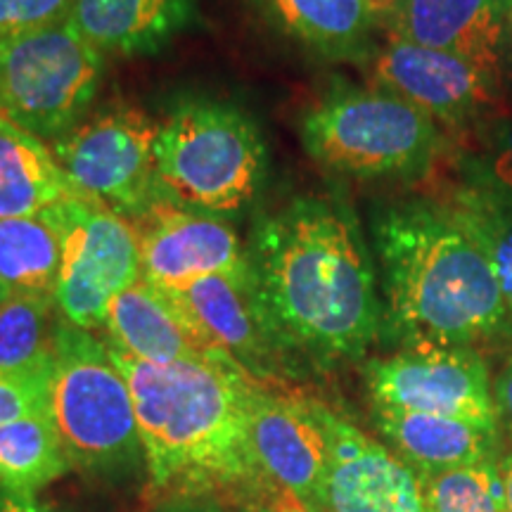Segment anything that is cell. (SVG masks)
I'll list each match as a JSON object with an SVG mask.
<instances>
[{
	"label": "cell",
	"instance_id": "ffe728a7",
	"mask_svg": "<svg viewBox=\"0 0 512 512\" xmlns=\"http://www.w3.org/2000/svg\"><path fill=\"white\" fill-rule=\"evenodd\" d=\"M72 195L53 150L0 114V219L43 214Z\"/></svg>",
	"mask_w": 512,
	"mask_h": 512
},
{
	"label": "cell",
	"instance_id": "f1b7e54d",
	"mask_svg": "<svg viewBox=\"0 0 512 512\" xmlns=\"http://www.w3.org/2000/svg\"><path fill=\"white\" fill-rule=\"evenodd\" d=\"M72 10L74 0H0V41L60 24Z\"/></svg>",
	"mask_w": 512,
	"mask_h": 512
},
{
	"label": "cell",
	"instance_id": "ac0fdd59",
	"mask_svg": "<svg viewBox=\"0 0 512 512\" xmlns=\"http://www.w3.org/2000/svg\"><path fill=\"white\" fill-rule=\"evenodd\" d=\"M375 425L392 451L422 479L494 460L498 427L446 415L373 408Z\"/></svg>",
	"mask_w": 512,
	"mask_h": 512
},
{
	"label": "cell",
	"instance_id": "6da1fadb",
	"mask_svg": "<svg viewBox=\"0 0 512 512\" xmlns=\"http://www.w3.org/2000/svg\"><path fill=\"white\" fill-rule=\"evenodd\" d=\"M247 264L256 309L283 366L366 356L384 309L368 245L342 202L297 197L264 216Z\"/></svg>",
	"mask_w": 512,
	"mask_h": 512
},
{
	"label": "cell",
	"instance_id": "ba28073f",
	"mask_svg": "<svg viewBox=\"0 0 512 512\" xmlns=\"http://www.w3.org/2000/svg\"><path fill=\"white\" fill-rule=\"evenodd\" d=\"M159 124L140 110L105 112L53 143V155L76 195L138 219L162 202L157 178Z\"/></svg>",
	"mask_w": 512,
	"mask_h": 512
},
{
	"label": "cell",
	"instance_id": "836d02e7",
	"mask_svg": "<svg viewBox=\"0 0 512 512\" xmlns=\"http://www.w3.org/2000/svg\"><path fill=\"white\" fill-rule=\"evenodd\" d=\"M238 512H306L292 501H278L266 505H249V508H238Z\"/></svg>",
	"mask_w": 512,
	"mask_h": 512
},
{
	"label": "cell",
	"instance_id": "d590c367",
	"mask_svg": "<svg viewBox=\"0 0 512 512\" xmlns=\"http://www.w3.org/2000/svg\"><path fill=\"white\" fill-rule=\"evenodd\" d=\"M10 294H12V290H10V287H8V285H5V283H3V280H0V306H3L5 302H8V297H10Z\"/></svg>",
	"mask_w": 512,
	"mask_h": 512
},
{
	"label": "cell",
	"instance_id": "e575fe53",
	"mask_svg": "<svg viewBox=\"0 0 512 512\" xmlns=\"http://www.w3.org/2000/svg\"><path fill=\"white\" fill-rule=\"evenodd\" d=\"M366 3L370 5V10L375 12L377 19H382V22L387 19V15L394 8V0H366Z\"/></svg>",
	"mask_w": 512,
	"mask_h": 512
},
{
	"label": "cell",
	"instance_id": "9a60e30c",
	"mask_svg": "<svg viewBox=\"0 0 512 512\" xmlns=\"http://www.w3.org/2000/svg\"><path fill=\"white\" fill-rule=\"evenodd\" d=\"M162 290L181 304L211 347L228 356L252 382L264 387V380H271L283 366L261 323L249 271L204 275L188 285Z\"/></svg>",
	"mask_w": 512,
	"mask_h": 512
},
{
	"label": "cell",
	"instance_id": "30bf717a",
	"mask_svg": "<svg viewBox=\"0 0 512 512\" xmlns=\"http://www.w3.org/2000/svg\"><path fill=\"white\" fill-rule=\"evenodd\" d=\"M373 408L446 415L498 427L489 370L470 347L403 349L363 368Z\"/></svg>",
	"mask_w": 512,
	"mask_h": 512
},
{
	"label": "cell",
	"instance_id": "603a6c76",
	"mask_svg": "<svg viewBox=\"0 0 512 512\" xmlns=\"http://www.w3.org/2000/svg\"><path fill=\"white\" fill-rule=\"evenodd\" d=\"M69 467L72 465L48 413L0 425V486L36 494Z\"/></svg>",
	"mask_w": 512,
	"mask_h": 512
},
{
	"label": "cell",
	"instance_id": "9c48e42d",
	"mask_svg": "<svg viewBox=\"0 0 512 512\" xmlns=\"http://www.w3.org/2000/svg\"><path fill=\"white\" fill-rule=\"evenodd\" d=\"M48 211L62 235L57 311L81 330H105L114 297L140 280L136 230L117 211L76 192Z\"/></svg>",
	"mask_w": 512,
	"mask_h": 512
},
{
	"label": "cell",
	"instance_id": "277c9868",
	"mask_svg": "<svg viewBox=\"0 0 512 512\" xmlns=\"http://www.w3.org/2000/svg\"><path fill=\"white\" fill-rule=\"evenodd\" d=\"M48 415L72 467L112 475L145 460L131 387L110 347L62 316L55 330Z\"/></svg>",
	"mask_w": 512,
	"mask_h": 512
},
{
	"label": "cell",
	"instance_id": "4316f807",
	"mask_svg": "<svg viewBox=\"0 0 512 512\" xmlns=\"http://www.w3.org/2000/svg\"><path fill=\"white\" fill-rule=\"evenodd\" d=\"M472 192L512 200V121L494 124L477 140V150L465 162Z\"/></svg>",
	"mask_w": 512,
	"mask_h": 512
},
{
	"label": "cell",
	"instance_id": "5b68a950",
	"mask_svg": "<svg viewBox=\"0 0 512 512\" xmlns=\"http://www.w3.org/2000/svg\"><path fill=\"white\" fill-rule=\"evenodd\" d=\"M155 157L164 200L219 216L245 209L268 171L252 117L214 100L178 105L159 124Z\"/></svg>",
	"mask_w": 512,
	"mask_h": 512
},
{
	"label": "cell",
	"instance_id": "8fae6325",
	"mask_svg": "<svg viewBox=\"0 0 512 512\" xmlns=\"http://www.w3.org/2000/svg\"><path fill=\"white\" fill-rule=\"evenodd\" d=\"M328 444L318 512H430L425 479L389 446L311 401Z\"/></svg>",
	"mask_w": 512,
	"mask_h": 512
},
{
	"label": "cell",
	"instance_id": "cb8c5ba5",
	"mask_svg": "<svg viewBox=\"0 0 512 512\" xmlns=\"http://www.w3.org/2000/svg\"><path fill=\"white\" fill-rule=\"evenodd\" d=\"M55 294L12 292L0 306V370L38 373L53 366Z\"/></svg>",
	"mask_w": 512,
	"mask_h": 512
},
{
	"label": "cell",
	"instance_id": "4dcf8cb0",
	"mask_svg": "<svg viewBox=\"0 0 512 512\" xmlns=\"http://www.w3.org/2000/svg\"><path fill=\"white\" fill-rule=\"evenodd\" d=\"M157 512H226V508L209 496H171Z\"/></svg>",
	"mask_w": 512,
	"mask_h": 512
},
{
	"label": "cell",
	"instance_id": "e0dca14e",
	"mask_svg": "<svg viewBox=\"0 0 512 512\" xmlns=\"http://www.w3.org/2000/svg\"><path fill=\"white\" fill-rule=\"evenodd\" d=\"M510 8L512 0H394L384 22L396 38L498 74Z\"/></svg>",
	"mask_w": 512,
	"mask_h": 512
},
{
	"label": "cell",
	"instance_id": "d4e9b609",
	"mask_svg": "<svg viewBox=\"0 0 512 512\" xmlns=\"http://www.w3.org/2000/svg\"><path fill=\"white\" fill-rule=\"evenodd\" d=\"M453 211L489 256L512 325V200L465 190Z\"/></svg>",
	"mask_w": 512,
	"mask_h": 512
},
{
	"label": "cell",
	"instance_id": "f546056e",
	"mask_svg": "<svg viewBox=\"0 0 512 512\" xmlns=\"http://www.w3.org/2000/svg\"><path fill=\"white\" fill-rule=\"evenodd\" d=\"M0 512H55L41 503L36 494H27V491H15L8 486H0Z\"/></svg>",
	"mask_w": 512,
	"mask_h": 512
},
{
	"label": "cell",
	"instance_id": "1f68e13d",
	"mask_svg": "<svg viewBox=\"0 0 512 512\" xmlns=\"http://www.w3.org/2000/svg\"><path fill=\"white\" fill-rule=\"evenodd\" d=\"M494 396H496L498 411L505 415V420H508L510 432H512V358L508 363H505L501 375H498Z\"/></svg>",
	"mask_w": 512,
	"mask_h": 512
},
{
	"label": "cell",
	"instance_id": "484cf974",
	"mask_svg": "<svg viewBox=\"0 0 512 512\" xmlns=\"http://www.w3.org/2000/svg\"><path fill=\"white\" fill-rule=\"evenodd\" d=\"M430 512H508L496 458L425 479Z\"/></svg>",
	"mask_w": 512,
	"mask_h": 512
},
{
	"label": "cell",
	"instance_id": "3957f363",
	"mask_svg": "<svg viewBox=\"0 0 512 512\" xmlns=\"http://www.w3.org/2000/svg\"><path fill=\"white\" fill-rule=\"evenodd\" d=\"M373 233L384 320L403 349H472L508 325L494 266L456 211L399 204Z\"/></svg>",
	"mask_w": 512,
	"mask_h": 512
},
{
	"label": "cell",
	"instance_id": "d6a6232c",
	"mask_svg": "<svg viewBox=\"0 0 512 512\" xmlns=\"http://www.w3.org/2000/svg\"><path fill=\"white\" fill-rule=\"evenodd\" d=\"M498 470H501V479H503L505 503H508V512H512V446L503 456L501 463H498Z\"/></svg>",
	"mask_w": 512,
	"mask_h": 512
},
{
	"label": "cell",
	"instance_id": "2e32d148",
	"mask_svg": "<svg viewBox=\"0 0 512 512\" xmlns=\"http://www.w3.org/2000/svg\"><path fill=\"white\" fill-rule=\"evenodd\" d=\"M110 347L136 361L169 363L209 361L235 366L228 356L216 351L202 332L185 316L181 304L162 287L140 278L110 304L105 320ZM238 368V366H235Z\"/></svg>",
	"mask_w": 512,
	"mask_h": 512
},
{
	"label": "cell",
	"instance_id": "7402d4cb",
	"mask_svg": "<svg viewBox=\"0 0 512 512\" xmlns=\"http://www.w3.org/2000/svg\"><path fill=\"white\" fill-rule=\"evenodd\" d=\"M62 235L50 211L0 219V280L12 292L55 294Z\"/></svg>",
	"mask_w": 512,
	"mask_h": 512
},
{
	"label": "cell",
	"instance_id": "8d00e7d4",
	"mask_svg": "<svg viewBox=\"0 0 512 512\" xmlns=\"http://www.w3.org/2000/svg\"><path fill=\"white\" fill-rule=\"evenodd\" d=\"M508 38H510V43H512V8L508 12Z\"/></svg>",
	"mask_w": 512,
	"mask_h": 512
},
{
	"label": "cell",
	"instance_id": "5bb4252c",
	"mask_svg": "<svg viewBox=\"0 0 512 512\" xmlns=\"http://www.w3.org/2000/svg\"><path fill=\"white\" fill-rule=\"evenodd\" d=\"M375 88L420 107L448 126L470 124L491 110L498 98V74L486 72L465 57L415 46L389 36L373 62Z\"/></svg>",
	"mask_w": 512,
	"mask_h": 512
},
{
	"label": "cell",
	"instance_id": "4fadbf2b",
	"mask_svg": "<svg viewBox=\"0 0 512 512\" xmlns=\"http://www.w3.org/2000/svg\"><path fill=\"white\" fill-rule=\"evenodd\" d=\"M249 444L268 484L306 512L320 510L328 444L311 401L254 384L247 403Z\"/></svg>",
	"mask_w": 512,
	"mask_h": 512
},
{
	"label": "cell",
	"instance_id": "83f0119b",
	"mask_svg": "<svg viewBox=\"0 0 512 512\" xmlns=\"http://www.w3.org/2000/svg\"><path fill=\"white\" fill-rule=\"evenodd\" d=\"M50 368L38 373H3L0 370V425L48 413Z\"/></svg>",
	"mask_w": 512,
	"mask_h": 512
},
{
	"label": "cell",
	"instance_id": "7c38bea8",
	"mask_svg": "<svg viewBox=\"0 0 512 512\" xmlns=\"http://www.w3.org/2000/svg\"><path fill=\"white\" fill-rule=\"evenodd\" d=\"M140 249V278L181 287L204 275H245L247 247L219 214L162 200L131 221Z\"/></svg>",
	"mask_w": 512,
	"mask_h": 512
},
{
	"label": "cell",
	"instance_id": "8992f818",
	"mask_svg": "<svg viewBox=\"0 0 512 512\" xmlns=\"http://www.w3.org/2000/svg\"><path fill=\"white\" fill-rule=\"evenodd\" d=\"M302 140L318 164L339 174L415 176L437 155L439 128L382 88H337L306 112Z\"/></svg>",
	"mask_w": 512,
	"mask_h": 512
},
{
	"label": "cell",
	"instance_id": "52a82bcc",
	"mask_svg": "<svg viewBox=\"0 0 512 512\" xmlns=\"http://www.w3.org/2000/svg\"><path fill=\"white\" fill-rule=\"evenodd\" d=\"M102 60L72 19L0 41V114L55 143L93 105Z\"/></svg>",
	"mask_w": 512,
	"mask_h": 512
},
{
	"label": "cell",
	"instance_id": "44dd1931",
	"mask_svg": "<svg viewBox=\"0 0 512 512\" xmlns=\"http://www.w3.org/2000/svg\"><path fill=\"white\" fill-rule=\"evenodd\" d=\"M285 34L335 60H361L380 22L366 0H259Z\"/></svg>",
	"mask_w": 512,
	"mask_h": 512
},
{
	"label": "cell",
	"instance_id": "7a4b0ae2",
	"mask_svg": "<svg viewBox=\"0 0 512 512\" xmlns=\"http://www.w3.org/2000/svg\"><path fill=\"white\" fill-rule=\"evenodd\" d=\"M110 354L131 387L152 489L228 496L242 508L287 501L254 460L247 403L256 382L240 368L209 361L157 366L112 347Z\"/></svg>",
	"mask_w": 512,
	"mask_h": 512
},
{
	"label": "cell",
	"instance_id": "d6986e66",
	"mask_svg": "<svg viewBox=\"0 0 512 512\" xmlns=\"http://www.w3.org/2000/svg\"><path fill=\"white\" fill-rule=\"evenodd\" d=\"M197 12L200 0H74L69 19L102 55L140 57L164 50Z\"/></svg>",
	"mask_w": 512,
	"mask_h": 512
}]
</instances>
